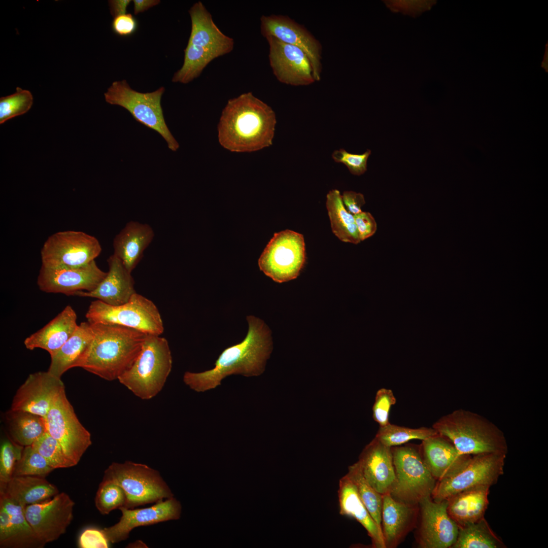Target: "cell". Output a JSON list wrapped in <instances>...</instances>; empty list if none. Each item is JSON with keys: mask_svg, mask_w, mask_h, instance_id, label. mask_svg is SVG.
Segmentation results:
<instances>
[{"mask_svg": "<svg viewBox=\"0 0 548 548\" xmlns=\"http://www.w3.org/2000/svg\"><path fill=\"white\" fill-rule=\"evenodd\" d=\"M247 320L249 328L244 339L224 350L213 368L184 373L183 381L191 389L203 392L220 385L228 375L253 376L263 372L272 350L271 331L264 321L256 317L248 316Z\"/></svg>", "mask_w": 548, "mask_h": 548, "instance_id": "cell-1", "label": "cell"}, {"mask_svg": "<svg viewBox=\"0 0 548 548\" xmlns=\"http://www.w3.org/2000/svg\"><path fill=\"white\" fill-rule=\"evenodd\" d=\"M277 124L272 109L251 92L229 99L218 125L220 144L232 152H252L272 145Z\"/></svg>", "mask_w": 548, "mask_h": 548, "instance_id": "cell-2", "label": "cell"}, {"mask_svg": "<svg viewBox=\"0 0 548 548\" xmlns=\"http://www.w3.org/2000/svg\"><path fill=\"white\" fill-rule=\"evenodd\" d=\"M90 324L94 337L82 368L107 381L118 380L138 358L148 334L115 324Z\"/></svg>", "mask_w": 548, "mask_h": 548, "instance_id": "cell-3", "label": "cell"}, {"mask_svg": "<svg viewBox=\"0 0 548 548\" xmlns=\"http://www.w3.org/2000/svg\"><path fill=\"white\" fill-rule=\"evenodd\" d=\"M432 427L463 455L507 452L502 431L484 417L469 410H454L441 417Z\"/></svg>", "mask_w": 548, "mask_h": 548, "instance_id": "cell-4", "label": "cell"}, {"mask_svg": "<svg viewBox=\"0 0 548 548\" xmlns=\"http://www.w3.org/2000/svg\"><path fill=\"white\" fill-rule=\"evenodd\" d=\"M172 365L167 339L160 335H147L138 358L118 380L138 397L150 399L162 390Z\"/></svg>", "mask_w": 548, "mask_h": 548, "instance_id": "cell-5", "label": "cell"}, {"mask_svg": "<svg viewBox=\"0 0 548 548\" xmlns=\"http://www.w3.org/2000/svg\"><path fill=\"white\" fill-rule=\"evenodd\" d=\"M102 480L114 482L123 489L127 497L126 508L174 497L159 472L144 464L113 462L105 470Z\"/></svg>", "mask_w": 548, "mask_h": 548, "instance_id": "cell-6", "label": "cell"}, {"mask_svg": "<svg viewBox=\"0 0 548 548\" xmlns=\"http://www.w3.org/2000/svg\"><path fill=\"white\" fill-rule=\"evenodd\" d=\"M165 88L147 93L132 89L125 80L115 81L104 93L109 104L127 110L138 122L156 131L166 141L168 148L176 151L179 144L168 128L164 118L161 100Z\"/></svg>", "mask_w": 548, "mask_h": 548, "instance_id": "cell-7", "label": "cell"}, {"mask_svg": "<svg viewBox=\"0 0 548 548\" xmlns=\"http://www.w3.org/2000/svg\"><path fill=\"white\" fill-rule=\"evenodd\" d=\"M85 317L90 323L115 324L133 328L148 335H160L162 319L155 303L135 293L126 303L112 305L99 300L91 302Z\"/></svg>", "mask_w": 548, "mask_h": 548, "instance_id": "cell-8", "label": "cell"}, {"mask_svg": "<svg viewBox=\"0 0 548 548\" xmlns=\"http://www.w3.org/2000/svg\"><path fill=\"white\" fill-rule=\"evenodd\" d=\"M391 451L396 480L390 495L413 505L431 497L437 481L426 466L420 450L405 446L392 447Z\"/></svg>", "mask_w": 548, "mask_h": 548, "instance_id": "cell-9", "label": "cell"}, {"mask_svg": "<svg viewBox=\"0 0 548 548\" xmlns=\"http://www.w3.org/2000/svg\"><path fill=\"white\" fill-rule=\"evenodd\" d=\"M305 262L302 234L291 230L274 234L258 260V265L266 276L277 283L298 277Z\"/></svg>", "mask_w": 548, "mask_h": 548, "instance_id": "cell-10", "label": "cell"}, {"mask_svg": "<svg viewBox=\"0 0 548 548\" xmlns=\"http://www.w3.org/2000/svg\"><path fill=\"white\" fill-rule=\"evenodd\" d=\"M506 455L486 453L471 456L458 471L436 482L432 499L441 501L472 488L495 485L503 473Z\"/></svg>", "mask_w": 548, "mask_h": 548, "instance_id": "cell-11", "label": "cell"}, {"mask_svg": "<svg viewBox=\"0 0 548 548\" xmlns=\"http://www.w3.org/2000/svg\"><path fill=\"white\" fill-rule=\"evenodd\" d=\"M101 250L98 240L84 232H57L49 236L42 246V266L50 268L82 266L95 260Z\"/></svg>", "mask_w": 548, "mask_h": 548, "instance_id": "cell-12", "label": "cell"}, {"mask_svg": "<svg viewBox=\"0 0 548 548\" xmlns=\"http://www.w3.org/2000/svg\"><path fill=\"white\" fill-rule=\"evenodd\" d=\"M44 419L47 432L59 442L66 456L76 465L91 445V436L77 418L65 391Z\"/></svg>", "mask_w": 548, "mask_h": 548, "instance_id": "cell-13", "label": "cell"}, {"mask_svg": "<svg viewBox=\"0 0 548 548\" xmlns=\"http://www.w3.org/2000/svg\"><path fill=\"white\" fill-rule=\"evenodd\" d=\"M75 502L65 492L46 501L25 506L26 519L33 530L46 544L64 534L73 519Z\"/></svg>", "mask_w": 548, "mask_h": 548, "instance_id": "cell-14", "label": "cell"}, {"mask_svg": "<svg viewBox=\"0 0 548 548\" xmlns=\"http://www.w3.org/2000/svg\"><path fill=\"white\" fill-rule=\"evenodd\" d=\"M448 500L435 501L427 497L419 503L420 522L416 539L421 548L452 547L459 527L447 511Z\"/></svg>", "mask_w": 548, "mask_h": 548, "instance_id": "cell-15", "label": "cell"}, {"mask_svg": "<svg viewBox=\"0 0 548 548\" xmlns=\"http://www.w3.org/2000/svg\"><path fill=\"white\" fill-rule=\"evenodd\" d=\"M260 22L261 32L265 38L272 37L302 50L311 62L315 81L321 80L322 46L308 30L282 15H262Z\"/></svg>", "mask_w": 548, "mask_h": 548, "instance_id": "cell-16", "label": "cell"}, {"mask_svg": "<svg viewBox=\"0 0 548 548\" xmlns=\"http://www.w3.org/2000/svg\"><path fill=\"white\" fill-rule=\"evenodd\" d=\"M95 260L79 267L50 268L41 266L37 279L39 289L46 293L71 296L79 291H91L106 276Z\"/></svg>", "mask_w": 548, "mask_h": 548, "instance_id": "cell-17", "label": "cell"}, {"mask_svg": "<svg viewBox=\"0 0 548 548\" xmlns=\"http://www.w3.org/2000/svg\"><path fill=\"white\" fill-rule=\"evenodd\" d=\"M64 391V385L60 378L48 371L31 373L16 391L10 409L45 418Z\"/></svg>", "mask_w": 548, "mask_h": 548, "instance_id": "cell-18", "label": "cell"}, {"mask_svg": "<svg viewBox=\"0 0 548 548\" xmlns=\"http://www.w3.org/2000/svg\"><path fill=\"white\" fill-rule=\"evenodd\" d=\"M265 38L269 45V64L279 82L298 86L316 81L311 62L302 50L272 37Z\"/></svg>", "mask_w": 548, "mask_h": 548, "instance_id": "cell-19", "label": "cell"}, {"mask_svg": "<svg viewBox=\"0 0 548 548\" xmlns=\"http://www.w3.org/2000/svg\"><path fill=\"white\" fill-rule=\"evenodd\" d=\"M122 516L115 525L102 529L109 541L118 543L126 539L134 528L149 526L180 518L182 506L174 497L139 509H119Z\"/></svg>", "mask_w": 548, "mask_h": 548, "instance_id": "cell-20", "label": "cell"}, {"mask_svg": "<svg viewBox=\"0 0 548 548\" xmlns=\"http://www.w3.org/2000/svg\"><path fill=\"white\" fill-rule=\"evenodd\" d=\"M368 483L383 495L390 494L396 476L391 448L374 438L364 448L357 462Z\"/></svg>", "mask_w": 548, "mask_h": 548, "instance_id": "cell-21", "label": "cell"}, {"mask_svg": "<svg viewBox=\"0 0 548 548\" xmlns=\"http://www.w3.org/2000/svg\"><path fill=\"white\" fill-rule=\"evenodd\" d=\"M109 270L95 289L91 291H79L72 296L96 298L112 305L127 302L136 293L134 281L121 260L114 254L108 259Z\"/></svg>", "mask_w": 548, "mask_h": 548, "instance_id": "cell-22", "label": "cell"}, {"mask_svg": "<svg viewBox=\"0 0 548 548\" xmlns=\"http://www.w3.org/2000/svg\"><path fill=\"white\" fill-rule=\"evenodd\" d=\"M381 528L386 548L396 547L417 526L418 505L395 499L390 494L383 495Z\"/></svg>", "mask_w": 548, "mask_h": 548, "instance_id": "cell-23", "label": "cell"}, {"mask_svg": "<svg viewBox=\"0 0 548 548\" xmlns=\"http://www.w3.org/2000/svg\"><path fill=\"white\" fill-rule=\"evenodd\" d=\"M420 449L426 466L437 481L458 471L471 456L460 453L449 440L438 434L422 440Z\"/></svg>", "mask_w": 548, "mask_h": 548, "instance_id": "cell-24", "label": "cell"}, {"mask_svg": "<svg viewBox=\"0 0 548 548\" xmlns=\"http://www.w3.org/2000/svg\"><path fill=\"white\" fill-rule=\"evenodd\" d=\"M191 29L188 44L204 48L219 56L232 51L233 39L224 34L215 23L211 14L200 1L195 3L189 10Z\"/></svg>", "mask_w": 548, "mask_h": 548, "instance_id": "cell-25", "label": "cell"}, {"mask_svg": "<svg viewBox=\"0 0 548 548\" xmlns=\"http://www.w3.org/2000/svg\"><path fill=\"white\" fill-rule=\"evenodd\" d=\"M94 337L91 324L80 323L72 336L55 353L50 355L48 371L58 378L71 368L83 367L89 355Z\"/></svg>", "mask_w": 548, "mask_h": 548, "instance_id": "cell-26", "label": "cell"}, {"mask_svg": "<svg viewBox=\"0 0 548 548\" xmlns=\"http://www.w3.org/2000/svg\"><path fill=\"white\" fill-rule=\"evenodd\" d=\"M77 314L70 305L64 309L48 324L26 337L24 341L26 348L32 350L40 348L50 355L58 351L72 336L78 325Z\"/></svg>", "mask_w": 548, "mask_h": 548, "instance_id": "cell-27", "label": "cell"}, {"mask_svg": "<svg viewBox=\"0 0 548 548\" xmlns=\"http://www.w3.org/2000/svg\"><path fill=\"white\" fill-rule=\"evenodd\" d=\"M154 232L147 223L130 221L115 236L114 253L132 272L141 260L143 253L153 239Z\"/></svg>", "mask_w": 548, "mask_h": 548, "instance_id": "cell-28", "label": "cell"}, {"mask_svg": "<svg viewBox=\"0 0 548 548\" xmlns=\"http://www.w3.org/2000/svg\"><path fill=\"white\" fill-rule=\"evenodd\" d=\"M338 497L340 514L354 518L365 529L371 539L372 547L386 548L382 528L370 515L347 475L339 480Z\"/></svg>", "mask_w": 548, "mask_h": 548, "instance_id": "cell-29", "label": "cell"}, {"mask_svg": "<svg viewBox=\"0 0 548 548\" xmlns=\"http://www.w3.org/2000/svg\"><path fill=\"white\" fill-rule=\"evenodd\" d=\"M490 486H481L460 492L448 499L447 511L459 528L484 518L489 501Z\"/></svg>", "mask_w": 548, "mask_h": 548, "instance_id": "cell-30", "label": "cell"}, {"mask_svg": "<svg viewBox=\"0 0 548 548\" xmlns=\"http://www.w3.org/2000/svg\"><path fill=\"white\" fill-rule=\"evenodd\" d=\"M58 493V488L45 477L32 475L13 476L0 491V495L24 506L46 501Z\"/></svg>", "mask_w": 548, "mask_h": 548, "instance_id": "cell-31", "label": "cell"}, {"mask_svg": "<svg viewBox=\"0 0 548 548\" xmlns=\"http://www.w3.org/2000/svg\"><path fill=\"white\" fill-rule=\"evenodd\" d=\"M5 419L12 440L23 447L31 446L47 431L44 418L28 412L10 409Z\"/></svg>", "mask_w": 548, "mask_h": 548, "instance_id": "cell-32", "label": "cell"}, {"mask_svg": "<svg viewBox=\"0 0 548 548\" xmlns=\"http://www.w3.org/2000/svg\"><path fill=\"white\" fill-rule=\"evenodd\" d=\"M326 206L333 233L345 243L358 244L360 240L354 215L346 210L339 190L332 189L326 195Z\"/></svg>", "mask_w": 548, "mask_h": 548, "instance_id": "cell-33", "label": "cell"}, {"mask_svg": "<svg viewBox=\"0 0 548 548\" xmlns=\"http://www.w3.org/2000/svg\"><path fill=\"white\" fill-rule=\"evenodd\" d=\"M0 507L8 513L13 532L15 548H42L45 546L28 522L25 506L4 495L0 496Z\"/></svg>", "mask_w": 548, "mask_h": 548, "instance_id": "cell-34", "label": "cell"}, {"mask_svg": "<svg viewBox=\"0 0 548 548\" xmlns=\"http://www.w3.org/2000/svg\"><path fill=\"white\" fill-rule=\"evenodd\" d=\"M501 539L493 531L485 518L459 528L457 538L451 548H505Z\"/></svg>", "mask_w": 548, "mask_h": 548, "instance_id": "cell-35", "label": "cell"}, {"mask_svg": "<svg viewBox=\"0 0 548 548\" xmlns=\"http://www.w3.org/2000/svg\"><path fill=\"white\" fill-rule=\"evenodd\" d=\"M219 57L216 53L204 48L187 44L184 50L183 64L173 78V82L187 84L198 77L207 65Z\"/></svg>", "mask_w": 548, "mask_h": 548, "instance_id": "cell-36", "label": "cell"}, {"mask_svg": "<svg viewBox=\"0 0 548 548\" xmlns=\"http://www.w3.org/2000/svg\"><path fill=\"white\" fill-rule=\"evenodd\" d=\"M346 475L354 484L361 500L374 521L381 527L383 495L366 480L357 462L349 466Z\"/></svg>", "mask_w": 548, "mask_h": 548, "instance_id": "cell-37", "label": "cell"}, {"mask_svg": "<svg viewBox=\"0 0 548 548\" xmlns=\"http://www.w3.org/2000/svg\"><path fill=\"white\" fill-rule=\"evenodd\" d=\"M437 434L438 433L433 427L411 428L389 423L380 427L375 438L385 446L392 448L412 439L423 440Z\"/></svg>", "mask_w": 548, "mask_h": 548, "instance_id": "cell-38", "label": "cell"}, {"mask_svg": "<svg viewBox=\"0 0 548 548\" xmlns=\"http://www.w3.org/2000/svg\"><path fill=\"white\" fill-rule=\"evenodd\" d=\"M127 503L126 494L116 483L102 481L99 485L95 497V507L102 515H108L111 511L125 507Z\"/></svg>", "mask_w": 548, "mask_h": 548, "instance_id": "cell-39", "label": "cell"}, {"mask_svg": "<svg viewBox=\"0 0 548 548\" xmlns=\"http://www.w3.org/2000/svg\"><path fill=\"white\" fill-rule=\"evenodd\" d=\"M54 469L75 466L65 455L59 442L47 431L31 445Z\"/></svg>", "mask_w": 548, "mask_h": 548, "instance_id": "cell-40", "label": "cell"}, {"mask_svg": "<svg viewBox=\"0 0 548 548\" xmlns=\"http://www.w3.org/2000/svg\"><path fill=\"white\" fill-rule=\"evenodd\" d=\"M53 470L46 460L32 446L24 447L16 463L13 476L32 475L45 477Z\"/></svg>", "mask_w": 548, "mask_h": 548, "instance_id": "cell-41", "label": "cell"}, {"mask_svg": "<svg viewBox=\"0 0 548 548\" xmlns=\"http://www.w3.org/2000/svg\"><path fill=\"white\" fill-rule=\"evenodd\" d=\"M31 93L17 87L12 94L0 98V124L27 113L33 104Z\"/></svg>", "mask_w": 548, "mask_h": 548, "instance_id": "cell-42", "label": "cell"}, {"mask_svg": "<svg viewBox=\"0 0 548 548\" xmlns=\"http://www.w3.org/2000/svg\"><path fill=\"white\" fill-rule=\"evenodd\" d=\"M23 446L13 440L4 439L0 448V491L2 490L13 475L15 465L22 456Z\"/></svg>", "mask_w": 548, "mask_h": 548, "instance_id": "cell-43", "label": "cell"}, {"mask_svg": "<svg viewBox=\"0 0 548 548\" xmlns=\"http://www.w3.org/2000/svg\"><path fill=\"white\" fill-rule=\"evenodd\" d=\"M370 154L369 149L363 154H356L341 148L333 152L332 158L335 162L344 164L352 174L360 176L367 170V159Z\"/></svg>", "mask_w": 548, "mask_h": 548, "instance_id": "cell-44", "label": "cell"}, {"mask_svg": "<svg viewBox=\"0 0 548 548\" xmlns=\"http://www.w3.org/2000/svg\"><path fill=\"white\" fill-rule=\"evenodd\" d=\"M396 398L391 389L382 388L376 394L372 407L373 418L381 426L390 423L389 413L391 406L396 403Z\"/></svg>", "mask_w": 548, "mask_h": 548, "instance_id": "cell-45", "label": "cell"}, {"mask_svg": "<svg viewBox=\"0 0 548 548\" xmlns=\"http://www.w3.org/2000/svg\"><path fill=\"white\" fill-rule=\"evenodd\" d=\"M386 6L394 12H400L413 17L430 9L435 3L433 1H384Z\"/></svg>", "mask_w": 548, "mask_h": 548, "instance_id": "cell-46", "label": "cell"}, {"mask_svg": "<svg viewBox=\"0 0 548 548\" xmlns=\"http://www.w3.org/2000/svg\"><path fill=\"white\" fill-rule=\"evenodd\" d=\"M110 542L102 529L88 528L81 533L78 545L81 548H108Z\"/></svg>", "mask_w": 548, "mask_h": 548, "instance_id": "cell-47", "label": "cell"}, {"mask_svg": "<svg viewBox=\"0 0 548 548\" xmlns=\"http://www.w3.org/2000/svg\"><path fill=\"white\" fill-rule=\"evenodd\" d=\"M138 23L130 13H126L114 17L112 23L113 32L121 37L133 35L137 30Z\"/></svg>", "mask_w": 548, "mask_h": 548, "instance_id": "cell-48", "label": "cell"}, {"mask_svg": "<svg viewBox=\"0 0 548 548\" xmlns=\"http://www.w3.org/2000/svg\"><path fill=\"white\" fill-rule=\"evenodd\" d=\"M354 217L360 241L371 237L375 233L377 224L370 213L362 211L354 215Z\"/></svg>", "mask_w": 548, "mask_h": 548, "instance_id": "cell-49", "label": "cell"}, {"mask_svg": "<svg viewBox=\"0 0 548 548\" xmlns=\"http://www.w3.org/2000/svg\"><path fill=\"white\" fill-rule=\"evenodd\" d=\"M0 547L15 548V542L10 517L7 512L0 507Z\"/></svg>", "mask_w": 548, "mask_h": 548, "instance_id": "cell-50", "label": "cell"}, {"mask_svg": "<svg viewBox=\"0 0 548 548\" xmlns=\"http://www.w3.org/2000/svg\"><path fill=\"white\" fill-rule=\"evenodd\" d=\"M342 200L346 210L354 215L362 212L361 207L365 203L364 195L352 191H344Z\"/></svg>", "mask_w": 548, "mask_h": 548, "instance_id": "cell-51", "label": "cell"}, {"mask_svg": "<svg viewBox=\"0 0 548 548\" xmlns=\"http://www.w3.org/2000/svg\"><path fill=\"white\" fill-rule=\"evenodd\" d=\"M130 0H112L109 1L111 15L115 17L126 13L127 8Z\"/></svg>", "mask_w": 548, "mask_h": 548, "instance_id": "cell-52", "label": "cell"}, {"mask_svg": "<svg viewBox=\"0 0 548 548\" xmlns=\"http://www.w3.org/2000/svg\"><path fill=\"white\" fill-rule=\"evenodd\" d=\"M159 0H133L134 14L137 15L160 3Z\"/></svg>", "mask_w": 548, "mask_h": 548, "instance_id": "cell-53", "label": "cell"}]
</instances>
